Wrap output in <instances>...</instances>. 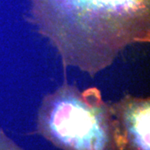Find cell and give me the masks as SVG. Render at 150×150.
Returning <instances> with one entry per match:
<instances>
[{"label":"cell","mask_w":150,"mask_h":150,"mask_svg":"<svg viewBox=\"0 0 150 150\" xmlns=\"http://www.w3.org/2000/svg\"><path fill=\"white\" fill-rule=\"evenodd\" d=\"M33 23L64 66L93 77L128 46L150 40V0H30Z\"/></svg>","instance_id":"1"},{"label":"cell","mask_w":150,"mask_h":150,"mask_svg":"<svg viewBox=\"0 0 150 150\" xmlns=\"http://www.w3.org/2000/svg\"><path fill=\"white\" fill-rule=\"evenodd\" d=\"M38 130L63 150H118L115 118L97 88L80 92L64 83L46 95Z\"/></svg>","instance_id":"2"},{"label":"cell","mask_w":150,"mask_h":150,"mask_svg":"<svg viewBox=\"0 0 150 150\" xmlns=\"http://www.w3.org/2000/svg\"><path fill=\"white\" fill-rule=\"evenodd\" d=\"M118 150H149V98L125 95L110 103Z\"/></svg>","instance_id":"3"},{"label":"cell","mask_w":150,"mask_h":150,"mask_svg":"<svg viewBox=\"0 0 150 150\" xmlns=\"http://www.w3.org/2000/svg\"><path fill=\"white\" fill-rule=\"evenodd\" d=\"M0 150H23L0 131Z\"/></svg>","instance_id":"4"}]
</instances>
